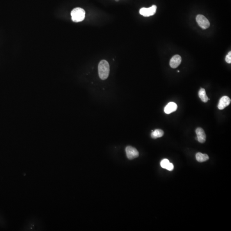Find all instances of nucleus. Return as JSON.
I'll return each instance as SVG.
<instances>
[{
  "label": "nucleus",
  "mask_w": 231,
  "mask_h": 231,
  "mask_svg": "<svg viewBox=\"0 0 231 231\" xmlns=\"http://www.w3.org/2000/svg\"><path fill=\"white\" fill-rule=\"evenodd\" d=\"M231 103V99L227 96H223L219 101L218 104V109L223 110L225 108L230 105Z\"/></svg>",
  "instance_id": "obj_6"
},
{
  "label": "nucleus",
  "mask_w": 231,
  "mask_h": 231,
  "mask_svg": "<svg viewBox=\"0 0 231 231\" xmlns=\"http://www.w3.org/2000/svg\"><path fill=\"white\" fill-rule=\"evenodd\" d=\"M196 160L199 162H203L209 160V158L207 154H202V153L198 152L196 155Z\"/></svg>",
  "instance_id": "obj_10"
},
{
  "label": "nucleus",
  "mask_w": 231,
  "mask_h": 231,
  "mask_svg": "<svg viewBox=\"0 0 231 231\" xmlns=\"http://www.w3.org/2000/svg\"><path fill=\"white\" fill-rule=\"evenodd\" d=\"M177 104L173 102L169 103L166 107L164 108V111L166 114H170L173 112L177 110Z\"/></svg>",
  "instance_id": "obj_9"
},
{
  "label": "nucleus",
  "mask_w": 231,
  "mask_h": 231,
  "mask_svg": "<svg viewBox=\"0 0 231 231\" xmlns=\"http://www.w3.org/2000/svg\"><path fill=\"white\" fill-rule=\"evenodd\" d=\"M196 21L199 26L203 29H208L210 24L208 19L202 15H198L196 17Z\"/></svg>",
  "instance_id": "obj_3"
},
{
  "label": "nucleus",
  "mask_w": 231,
  "mask_h": 231,
  "mask_svg": "<svg viewBox=\"0 0 231 231\" xmlns=\"http://www.w3.org/2000/svg\"><path fill=\"white\" fill-rule=\"evenodd\" d=\"M170 163V161L168 159H163L161 162V166L162 168H164V169H166V167Z\"/></svg>",
  "instance_id": "obj_13"
},
{
  "label": "nucleus",
  "mask_w": 231,
  "mask_h": 231,
  "mask_svg": "<svg viewBox=\"0 0 231 231\" xmlns=\"http://www.w3.org/2000/svg\"><path fill=\"white\" fill-rule=\"evenodd\" d=\"M127 158L130 160H132L139 156V154L137 149L131 146H128L125 148Z\"/></svg>",
  "instance_id": "obj_5"
},
{
  "label": "nucleus",
  "mask_w": 231,
  "mask_h": 231,
  "mask_svg": "<svg viewBox=\"0 0 231 231\" xmlns=\"http://www.w3.org/2000/svg\"><path fill=\"white\" fill-rule=\"evenodd\" d=\"M164 134V132L163 130L158 129L154 130V131H152L151 136L153 139H156L162 137Z\"/></svg>",
  "instance_id": "obj_12"
},
{
  "label": "nucleus",
  "mask_w": 231,
  "mask_h": 231,
  "mask_svg": "<svg viewBox=\"0 0 231 231\" xmlns=\"http://www.w3.org/2000/svg\"><path fill=\"white\" fill-rule=\"evenodd\" d=\"M181 62H182V58L180 55H174L170 61V66L173 69L176 68L181 64Z\"/></svg>",
  "instance_id": "obj_8"
},
{
  "label": "nucleus",
  "mask_w": 231,
  "mask_h": 231,
  "mask_svg": "<svg viewBox=\"0 0 231 231\" xmlns=\"http://www.w3.org/2000/svg\"><path fill=\"white\" fill-rule=\"evenodd\" d=\"M174 169V166L172 163H170L168 164V166L166 167V170H168L169 171H172Z\"/></svg>",
  "instance_id": "obj_15"
},
{
  "label": "nucleus",
  "mask_w": 231,
  "mask_h": 231,
  "mask_svg": "<svg viewBox=\"0 0 231 231\" xmlns=\"http://www.w3.org/2000/svg\"><path fill=\"white\" fill-rule=\"evenodd\" d=\"M156 10L157 7L154 5L149 8H142L140 10V13L144 17H149L155 14Z\"/></svg>",
  "instance_id": "obj_4"
},
{
  "label": "nucleus",
  "mask_w": 231,
  "mask_h": 231,
  "mask_svg": "<svg viewBox=\"0 0 231 231\" xmlns=\"http://www.w3.org/2000/svg\"><path fill=\"white\" fill-rule=\"evenodd\" d=\"M180 72V71H178V72Z\"/></svg>",
  "instance_id": "obj_16"
},
{
  "label": "nucleus",
  "mask_w": 231,
  "mask_h": 231,
  "mask_svg": "<svg viewBox=\"0 0 231 231\" xmlns=\"http://www.w3.org/2000/svg\"><path fill=\"white\" fill-rule=\"evenodd\" d=\"M99 76L102 80L106 79L110 73V65L107 61L102 60L98 65Z\"/></svg>",
  "instance_id": "obj_1"
},
{
  "label": "nucleus",
  "mask_w": 231,
  "mask_h": 231,
  "mask_svg": "<svg viewBox=\"0 0 231 231\" xmlns=\"http://www.w3.org/2000/svg\"><path fill=\"white\" fill-rule=\"evenodd\" d=\"M199 97L200 98L201 100L203 102H207L210 99L208 98L207 95H206V91L203 88H201L199 92Z\"/></svg>",
  "instance_id": "obj_11"
},
{
  "label": "nucleus",
  "mask_w": 231,
  "mask_h": 231,
  "mask_svg": "<svg viewBox=\"0 0 231 231\" xmlns=\"http://www.w3.org/2000/svg\"><path fill=\"white\" fill-rule=\"evenodd\" d=\"M197 137L196 139L200 143H204L206 141V134L202 128H198L196 130Z\"/></svg>",
  "instance_id": "obj_7"
},
{
  "label": "nucleus",
  "mask_w": 231,
  "mask_h": 231,
  "mask_svg": "<svg viewBox=\"0 0 231 231\" xmlns=\"http://www.w3.org/2000/svg\"><path fill=\"white\" fill-rule=\"evenodd\" d=\"M71 15L73 21L79 22L84 20L85 17V11L82 8L77 7L72 11Z\"/></svg>",
  "instance_id": "obj_2"
},
{
  "label": "nucleus",
  "mask_w": 231,
  "mask_h": 231,
  "mask_svg": "<svg viewBox=\"0 0 231 231\" xmlns=\"http://www.w3.org/2000/svg\"><path fill=\"white\" fill-rule=\"evenodd\" d=\"M225 61L228 63H231V52H229L225 57Z\"/></svg>",
  "instance_id": "obj_14"
}]
</instances>
